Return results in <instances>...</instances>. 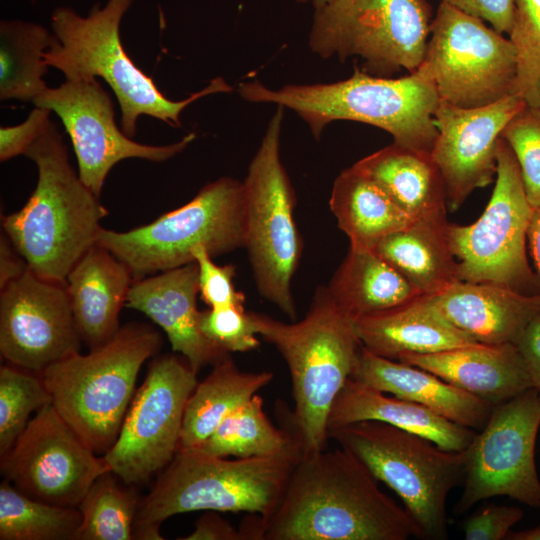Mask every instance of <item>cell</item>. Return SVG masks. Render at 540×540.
Wrapping results in <instances>:
<instances>
[{
  "mask_svg": "<svg viewBox=\"0 0 540 540\" xmlns=\"http://www.w3.org/2000/svg\"><path fill=\"white\" fill-rule=\"evenodd\" d=\"M398 361L432 372L494 406L533 388L514 343H475L429 354H406Z\"/></svg>",
  "mask_w": 540,
  "mask_h": 540,
  "instance_id": "22",
  "label": "cell"
},
{
  "mask_svg": "<svg viewBox=\"0 0 540 540\" xmlns=\"http://www.w3.org/2000/svg\"><path fill=\"white\" fill-rule=\"evenodd\" d=\"M326 289L349 317L403 305L421 294L372 249L350 245Z\"/></svg>",
  "mask_w": 540,
  "mask_h": 540,
  "instance_id": "29",
  "label": "cell"
},
{
  "mask_svg": "<svg viewBox=\"0 0 540 540\" xmlns=\"http://www.w3.org/2000/svg\"><path fill=\"white\" fill-rule=\"evenodd\" d=\"M24 155L37 167V184L19 211L3 217L2 226L36 275L65 283L97 244L108 211L74 171L63 136L51 120Z\"/></svg>",
  "mask_w": 540,
  "mask_h": 540,
  "instance_id": "2",
  "label": "cell"
},
{
  "mask_svg": "<svg viewBox=\"0 0 540 540\" xmlns=\"http://www.w3.org/2000/svg\"><path fill=\"white\" fill-rule=\"evenodd\" d=\"M197 384V372L184 357L167 354L151 361L115 443L103 455L125 484L144 482L172 461L186 404Z\"/></svg>",
  "mask_w": 540,
  "mask_h": 540,
  "instance_id": "14",
  "label": "cell"
},
{
  "mask_svg": "<svg viewBox=\"0 0 540 540\" xmlns=\"http://www.w3.org/2000/svg\"><path fill=\"white\" fill-rule=\"evenodd\" d=\"M525 106L514 94L478 108H460L439 99L434 112L438 134L430 155L443 179L450 210L493 181L502 131Z\"/></svg>",
  "mask_w": 540,
  "mask_h": 540,
  "instance_id": "19",
  "label": "cell"
},
{
  "mask_svg": "<svg viewBox=\"0 0 540 540\" xmlns=\"http://www.w3.org/2000/svg\"><path fill=\"white\" fill-rule=\"evenodd\" d=\"M28 269V264L16 250L8 236L0 239V288L18 278Z\"/></svg>",
  "mask_w": 540,
  "mask_h": 540,
  "instance_id": "46",
  "label": "cell"
},
{
  "mask_svg": "<svg viewBox=\"0 0 540 540\" xmlns=\"http://www.w3.org/2000/svg\"><path fill=\"white\" fill-rule=\"evenodd\" d=\"M61 119L77 158L81 181L98 197L107 175L119 161L139 158L162 162L182 152L196 137L189 133L164 146L133 141L115 122L113 103L102 85L93 79H66L47 88L33 102Z\"/></svg>",
  "mask_w": 540,
  "mask_h": 540,
  "instance_id": "17",
  "label": "cell"
},
{
  "mask_svg": "<svg viewBox=\"0 0 540 540\" xmlns=\"http://www.w3.org/2000/svg\"><path fill=\"white\" fill-rule=\"evenodd\" d=\"M295 1L298 2V3H308V2H310L313 5L314 9H315V8L324 6V5L330 3V2H332L334 0H295Z\"/></svg>",
  "mask_w": 540,
  "mask_h": 540,
  "instance_id": "49",
  "label": "cell"
},
{
  "mask_svg": "<svg viewBox=\"0 0 540 540\" xmlns=\"http://www.w3.org/2000/svg\"><path fill=\"white\" fill-rule=\"evenodd\" d=\"M351 377L476 431L483 428L494 407L432 372L376 355L364 346Z\"/></svg>",
  "mask_w": 540,
  "mask_h": 540,
  "instance_id": "23",
  "label": "cell"
},
{
  "mask_svg": "<svg viewBox=\"0 0 540 540\" xmlns=\"http://www.w3.org/2000/svg\"><path fill=\"white\" fill-rule=\"evenodd\" d=\"M81 519L78 507L33 499L6 479L0 484L1 540H75Z\"/></svg>",
  "mask_w": 540,
  "mask_h": 540,
  "instance_id": "34",
  "label": "cell"
},
{
  "mask_svg": "<svg viewBox=\"0 0 540 540\" xmlns=\"http://www.w3.org/2000/svg\"><path fill=\"white\" fill-rule=\"evenodd\" d=\"M301 453L294 447L272 456L228 459L198 447L178 449L140 502L133 539L162 540L160 525L186 512L269 515Z\"/></svg>",
  "mask_w": 540,
  "mask_h": 540,
  "instance_id": "5",
  "label": "cell"
},
{
  "mask_svg": "<svg viewBox=\"0 0 540 540\" xmlns=\"http://www.w3.org/2000/svg\"><path fill=\"white\" fill-rule=\"evenodd\" d=\"M54 39L45 27L22 20L0 22V99L33 102L48 87L44 53Z\"/></svg>",
  "mask_w": 540,
  "mask_h": 540,
  "instance_id": "32",
  "label": "cell"
},
{
  "mask_svg": "<svg viewBox=\"0 0 540 540\" xmlns=\"http://www.w3.org/2000/svg\"><path fill=\"white\" fill-rule=\"evenodd\" d=\"M328 435L397 494L423 539L448 537L447 497L463 483L466 449L445 450L425 437L376 420L336 427Z\"/></svg>",
  "mask_w": 540,
  "mask_h": 540,
  "instance_id": "8",
  "label": "cell"
},
{
  "mask_svg": "<svg viewBox=\"0 0 540 540\" xmlns=\"http://www.w3.org/2000/svg\"><path fill=\"white\" fill-rule=\"evenodd\" d=\"M272 379L268 371H241L230 355L215 363L187 401L178 449L200 447L228 415Z\"/></svg>",
  "mask_w": 540,
  "mask_h": 540,
  "instance_id": "31",
  "label": "cell"
},
{
  "mask_svg": "<svg viewBox=\"0 0 540 540\" xmlns=\"http://www.w3.org/2000/svg\"><path fill=\"white\" fill-rule=\"evenodd\" d=\"M51 111L35 106L22 123L0 128V160L7 161L25 154L50 121Z\"/></svg>",
  "mask_w": 540,
  "mask_h": 540,
  "instance_id": "42",
  "label": "cell"
},
{
  "mask_svg": "<svg viewBox=\"0 0 540 540\" xmlns=\"http://www.w3.org/2000/svg\"><path fill=\"white\" fill-rule=\"evenodd\" d=\"M329 207L350 245L370 249L414 220L354 165L335 179Z\"/></svg>",
  "mask_w": 540,
  "mask_h": 540,
  "instance_id": "30",
  "label": "cell"
},
{
  "mask_svg": "<svg viewBox=\"0 0 540 540\" xmlns=\"http://www.w3.org/2000/svg\"><path fill=\"white\" fill-rule=\"evenodd\" d=\"M527 240L540 277V207L534 208L533 210L528 228Z\"/></svg>",
  "mask_w": 540,
  "mask_h": 540,
  "instance_id": "47",
  "label": "cell"
},
{
  "mask_svg": "<svg viewBox=\"0 0 540 540\" xmlns=\"http://www.w3.org/2000/svg\"><path fill=\"white\" fill-rule=\"evenodd\" d=\"M429 297L450 323L484 344H516L540 313V294L490 282L459 280Z\"/></svg>",
  "mask_w": 540,
  "mask_h": 540,
  "instance_id": "21",
  "label": "cell"
},
{
  "mask_svg": "<svg viewBox=\"0 0 540 540\" xmlns=\"http://www.w3.org/2000/svg\"><path fill=\"white\" fill-rule=\"evenodd\" d=\"M81 342L65 283L28 267L1 289L0 352L11 365L39 374Z\"/></svg>",
  "mask_w": 540,
  "mask_h": 540,
  "instance_id": "18",
  "label": "cell"
},
{
  "mask_svg": "<svg viewBox=\"0 0 540 540\" xmlns=\"http://www.w3.org/2000/svg\"><path fill=\"white\" fill-rule=\"evenodd\" d=\"M160 347L155 329L129 323L105 344L67 356L39 376L58 413L95 453L104 455L119 435L142 365Z\"/></svg>",
  "mask_w": 540,
  "mask_h": 540,
  "instance_id": "7",
  "label": "cell"
},
{
  "mask_svg": "<svg viewBox=\"0 0 540 540\" xmlns=\"http://www.w3.org/2000/svg\"><path fill=\"white\" fill-rule=\"evenodd\" d=\"M501 137L518 162L526 197L540 207V108L526 105L505 126Z\"/></svg>",
  "mask_w": 540,
  "mask_h": 540,
  "instance_id": "38",
  "label": "cell"
},
{
  "mask_svg": "<svg viewBox=\"0 0 540 540\" xmlns=\"http://www.w3.org/2000/svg\"><path fill=\"white\" fill-rule=\"evenodd\" d=\"M253 328L284 358L290 373L294 410L282 426L302 452L327 448L332 405L355 369L362 343L355 320L333 301L326 286L316 290L305 317L292 323L249 311Z\"/></svg>",
  "mask_w": 540,
  "mask_h": 540,
  "instance_id": "4",
  "label": "cell"
},
{
  "mask_svg": "<svg viewBox=\"0 0 540 540\" xmlns=\"http://www.w3.org/2000/svg\"><path fill=\"white\" fill-rule=\"evenodd\" d=\"M364 420H376L425 437L449 451H463L477 431L435 413L418 403L375 389L349 378L336 397L328 419L330 429Z\"/></svg>",
  "mask_w": 540,
  "mask_h": 540,
  "instance_id": "26",
  "label": "cell"
},
{
  "mask_svg": "<svg viewBox=\"0 0 540 540\" xmlns=\"http://www.w3.org/2000/svg\"><path fill=\"white\" fill-rule=\"evenodd\" d=\"M196 262L134 280L126 305L142 312L166 333L172 350L184 357L197 373L230 355L201 332Z\"/></svg>",
  "mask_w": 540,
  "mask_h": 540,
  "instance_id": "20",
  "label": "cell"
},
{
  "mask_svg": "<svg viewBox=\"0 0 540 540\" xmlns=\"http://www.w3.org/2000/svg\"><path fill=\"white\" fill-rule=\"evenodd\" d=\"M202 334L221 350L247 352L260 345L249 312L244 307L230 306L200 311Z\"/></svg>",
  "mask_w": 540,
  "mask_h": 540,
  "instance_id": "39",
  "label": "cell"
},
{
  "mask_svg": "<svg viewBox=\"0 0 540 540\" xmlns=\"http://www.w3.org/2000/svg\"><path fill=\"white\" fill-rule=\"evenodd\" d=\"M378 482L340 446L302 452L274 510L259 515L260 540L423 539L411 515Z\"/></svg>",
  "mask_w": 540,
  "mask_h": 540,
  "instance_id": "1",
  "label": "cell"
},
{
  "mask_svg": "<svg viewBox=\"0 0 540 540\" xmlns=\"http://www.w3.org/2000/svg\"><path fill=\"white\" fill-rule=\"evenodd\" d=\"M308 46L323 59L358 56L363 71L387 77L415 72L433 20L428 0H334L314 9Z\"/></svg>",
  "mask_w": 540,
  "mask_h": 540,
  "instance_id": "11",
  "label": "cell"
},
{
  "mask_svg": "<svg viewBox=\"0 0 540 540\" xmlns=\"http://www.w3.org/2000/svg\"><path fill=\"white\" fill-rule=\"evenodd\" d=\"M192 257L198 267L199 294L209 308L244 307L245 295L233 284L236 270L233 265L215 264L204 247L193 249Z\"/></svg>",
  "mask_w": 540,
  "mask_h": 540,
  "instance_id": "40",
  "label": "cell"
},
{
  "mask_svg": "<svg viewBox=\"0 0 540 540\" xmlns=\"http://www.w3.org/2000/svg\"><path fill=\"white\" fill-rule=\"evenodd\" d=\"M533 210L516 157L501 137L496 183L484 212L470 225L447 224L460 280L496 283L517 291L532 283L526 242Z\"/></svg>",
  "mask_w": 540,
  "mask_h": 540,
  "instance_id": "13",
  "label": "cell"
},
{
  "mask_svg": "<svg viewBox=\"0 0 540 540\" xmlns=\"http://www.w3.org/2000/svg\"><path fill=\"white\" fill-rule=\"evenodd\" d=\"M516 346L526 364L533 388L540 392V313L526 326Z\"/></svg>",
  "mask_w": 540,
  "mask_h": 540,
  "instance_id": "45",
  "label": "cell"
},
{
  "mask_svg": "<svg viewBox=\"0 0 540 540\" xmlns=\"http://www.w3.org/2000/svg\"><path fill=\"white\" fill-rule=\"evenodd\" d=\"M283 112L277 105L243 181L244 248L259 294L295 321L292 280L303 242L294 217V189L280 157Z\"/></svg>",
  "mask_w": 540,
  "mask_h": 540,
  "instance_id": "10",
  "label": "cell"
},
{
  "mask_svg": "<svg viewBox=\"0 0 540 540\" xmlns=\"http://www.w3.org/2000/svg\"><path fill=\"white\" fill-rule=\"evenodd\" d=\"M132 3L108 0L86 17L68 7L55 9L51 15L54 39L44 53L46 65L60 70L68 80L103 78L117 97L122 131L130 138L135 136L137 119L142 115L180 126V115L188 105L210 94L232 91L222 77H217L186 99L165 97L123 48L120 23Z\"/></svg>",
  "mask_w": 540,
  "mask_h": 540,
  "instance_id": "6",
  "label": "cell"
},
{
  "mask_svg": "<svg viewBox=\"0 0 540 540\" xmlns=\"http://www.w3.org/2000/svg\"><path fill=\"white\" fill-rule=\"evenodd\" d=\"M0 464L19 491L64 507H79L93 482L111 471L52 404L36 412Z\"/></svg>",
  "mask_w": 540,
  "mask_h": 540,
  "instance_id": "16",
  "label": "cell"
},
{
  "mask_svg": "<svg viewBox=\"0 0 540 540\" xmlns=\"http://www.w3.org/2000/svg\"><path fill=\"white\" fill-rule=\"evenodd\" d=\"M52 399L39 374L10 365L0 368V456L7 453L30 421Z\"/></svg>",
  "mask_w": 540,
  "mask_h": 540,
  "instance_id": "36",
  "label": "cell"
},
{
  "mask_svg": "<svg viewBox=\"0 0 540 540\" xmlns=\"http://www.w3.org/2000/svg\"><path fill=\"white\" fill-rule=\"evenodd\" d=\"M237 91L248 102L293 110L316 139L330 122L350 120L388 132L398 146L431 154L438 134L434 112L439 96L420 67L401 78L374 76L355 68L345 80L289 84L277 90L253 80L240 83Z\"/></svg>",
  "mask_w": 540,
  "mask_h": 540,
  "instance_id": "3",
  "label": "cell"
},
{
  "mask_svg": "<svg viewBox=\"0 0 540 540\" xmlns=\"http://www.w3.org/2000/svg\"><path fill=\"white\" fill-rule=\"evenodd\" d=\"M354 166L376 182L413 219L447 213L444 182L430 154L393 143L362 158Z\"/></svg>",
  "mask_w": 540,
  "mask_h": 540,
  "instance_id": "28",
  "label": "cell"
},
{
  "mask_svg": "<svg viewBox=\"0 0 540 540\" xmlns=\"http://www.w3.org/2000/svg\"><path fill=\"white\" fill-rule=\"evenodd\" d=\"M509 39L517 53L512 94L526 105L540 108V0H516Z\"/></svg>",
  "mask_w": 540,
  "mask_h": 540,
  "instance_id": "37",
  "label": "cell"
},
{
  "mask_svg": "<svg viewBox=\"0 0 540 540\" xmlns=\"http://www.w3.org/2000/svg\"><path fill=\"white\" fill-rule=\"evenodd\" d=\"M540 427V392L530 388L497 404L469 447L463 491L454 507L460 515L476 503L508 496L540 507L535 444Z\"/></svg>",
  "mask_w": 540,
  "mask_h": 540,
  "instance_id": "15",
  "label": "cell"
},
{
  "mask_svg": "<svg viewBox=\"0 0 540 540\" xmlns=\"http://www.w3.org/2000/svg\"><path fill=\"white\" fill-rule=\"evenodd\" d=\"M355 327L366 349L396 361L406 354H429L478 343L450 323L425 295L358 318Z\"/></svg>",
  "mask_w": 540,
  "mask_h": 540,
  "instance_id": "25",
  "label": "cell"
},
{
  "mask_svg": "<svg viewBox=\"0 0 540 540\" xmlns=\"http://www.w3.org/2000/svg\"><path fill=\"white\" fill-rule=\"evenodd\" d=\"M195 528L181 540H243L240 529L221 517L217 511H204Z\"/></svg>",
  "mask_w": 540,
  "mask_h": 540,
  "instance_id": "44",
  "label": "cell"
},
{
  "mask_svg": "<svg viewBox=\"0 0 540 540\" xmlns=\"http://www.w3.org/2000/svg\"><path fill=\"white\" fill-rule=\"evenodd\" d=\"M459 11L490 23L501 34H510L515 15L516 0H440Z\"/></svg>",
  "mask_w": 540,
  "mask_h": 540,
  "instance_id": "43",
  "label": "cell"
},
{
  "mask_svg": "<svg viewBox=\"0 0 540 540\" xmlns=\"http://www.w3.org/2000/svg\"><path fill=\"white\" fill-rule=\"evenodd\" d=\"M294 447L301 448L295 435L270 421L263 398L255 394L228 415L198 448L219 457L251 458L277 455Z\"/></svg>",
  "mask_w": 540,
  "mask_h": 540,
  "instance_id": "33",
  "label": "cell"
},
{
  "mask_svg": "<svg viewBox=\"0 0 540 540\" xmlns=\"http://www.w3.org/2000/svg\"><path fill=\"white\" fill-rule=\"evenodd\" d=\"M108 471L99 476L82 499L81 523L75 540H130L140 502Z\"/></svg>",
  "mask_w": 540,
  "mask_h": 540,
  "instance_id": "35",
  "label": "cell"
},
{
  "mask_svg": "<svg viewBox=\"0 0 540 540\" xmlns=\"http://www.w3.org/2000/svg\"><path fill=\"white\" fill-rule=\"evenodd\" d=\"M420 68L440 100L478 108L512 94L517 53L510 39L483 20L440 3Z\"/></svg>",
  "mask_w": 540,
  "mask_h": 540,
  "instance_id": "12",
  "label": "cell"
},
{
  "mask_svg": "<svg viewBox=\"0 0 540 540\" xmlns=\"http://www.w3.org/2000/svg\"><path fill=\"white\" fill-rule=\"evenodd\" d=\"M508 540H540V525L518 532H509Z\"/></svg>",
  "mask_w": 540,
  "mask_h": 540,
  "instance_id": "48",
  "label": "cell"
},
{
  "mask_svg": "<svg viewBox=\"0 0 540 540\" xmlns=\"http://www.w3.org/2000/svg\"><path fill=\"white\" fill-rule=\"evenodd\" d=\"M447 213L414 219L372 249L421 295L433 296L460 280L447 237Z\"/></svg>",
  "mask_w": 540,
  "mask_h": 540,
  "instance_id": "27",
  "label": "cell"
},
{
  "mask_svg": "<svg viewBox=\"0 0 540 540\" xmlns=\"http://www.w3.org/2000/svg\"><path fill=\"white\" fill-rule=\"evenodd\" d=\"M523 517L518 507L490 505L469 516L463 531L466 540L506 539L511 528Z\"/></svg>",
  "mask_w": 540,
  "mask_h": 540,
  "instance_id": "41",
  "label": "cell"
},
{
  "mask_svg": "<svg viewBox=\"0 0 540 540\" xmlns=\"http://www.w3.org/2000/svg\"><path fill=\"white\" fill-rule=\"evenodd\" d=\"M97 244L123 262L134 280L194 262L197 247L212 257L244 247L243 182L219 178L186 204L128 231L102 227Z\"/></svg>",
  "mask_w": 540,
  "mask_h": 540,
  "instance_id": "9",
  "label": "cell"
},
{
  "mask_svg": "<svg viewBox=\"0 0 540 540\" xmlns=\"http://www.w3.org/2000/svg\"><path fill=\"white\" fill-rule=\"evenodd\" d=\"M133 282L129 268L98 244L68 274L65 286L74 319L90 349L105 344L120 329L119 313Z\"/></svg>",
  "mask_w": 540,
  "mask_h": 540,
  "instance_id": "24",
  "label": "cell"
}]
</instances>
